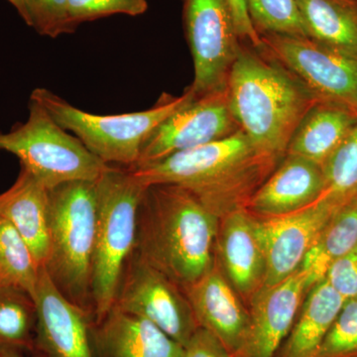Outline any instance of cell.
Listing matches in <instances>:
<instances>
[{
	"label": "cell",
	"instance_id": "cell-1",
	"mask_svg": "<svg viewBox=\"0 0 357 357\" xmlns=\"http://www.w3.org/2000/svg\"><path fill=\"white\" fill-rule=\"evenodd\" d=\"M278 165L260 154L239 129L225 139L128 169L145 187L169 184L187 190L220 220L248 208Z\"/></svg>",
	"mask_w": 357,
	"mask_h": 357
},
{
	"label": "cell",
	"instance_id": "cell-2",
	"mask_svg": "<svg viewBox=\"0 0 357 357\" xmlns=\"http://www.w3.org/2000/svg\"><path fill=\"white\" fill-rule=\"evenodd\" d=\"M230 109L253 147L280 162L303 117L319 102L261 45L241 41L227 81Z\"/></svg>",
	"mask_w": 357,
	"mask_h": 357
},
{
	"label": "cell",
	"instance_id": "cell-3",
	"mask_svg": "<svg viewBox=\"0 0 357 357\" xmlns=\"http://www.w3.org/2000/svg\"><path fill=\"white\" fill-rule=\"evenodd\" d=\"M218 222L187 190L148 185L138 211L133 252L184 290L215 264Z\"/></svg>",
	"mask_w": 357,
	"mask_h": 357
},
{
	"label": "cell",
	"instance_id": "cell-4",
	"mask_svg": "<svg viewBox=\"0 0 357 357\" xmlns=\"http://www.w3.org/2000/svg\"><path fill=\"white\" fill-rule=\"evenodd\" d=\"M146 188L123 167L109 165L96 180L91 295L98 323L114 307L124 268L135 248L138 211Z\"/></svg>",
	"mask_w": 357,
	"mask_h": 357
},
{
	"label": "cell",
	"instance_id": "cell-5",
	"mask_svg": "<svg viewBox=\"0 0 357 357\" xmlns=\"http://www.w3.org/2000/svg\"><path fill=\"white\" fill-rule=\"evenodd\" d=\"M195 96L189 86L182 96L164 93L151 109L110 115L89 114L44 88L35 89L30 98L43 105L63 128L74 133L103 163L130 168L137 164L148 136Z\"/></svg>",
	"mask_w": 357,
	"mask_h": 357
},
{
	"label": "cell",
	"instance_id": "cell-6",
	"mask_svg": "<svg viewBox=\"0 0 357 357\" xmlns=\"http://www.w3.org/2000/svg\"><path fill=\"white\" fill-rule=\"evenodd\" d=\"M50 255L45 269L72 302L91 309V259L98 218L96 181L50 190Z\"/></svg>",
	"mask_w": 357,
	"mask_h": 357
},
{
	"label": "cell",
	"instance_id": "cell-7",
	"mask_svg": "<svg viewBox=\"0 0 357 357\" xmlns=\"http://www.w3.org/2000/svg\"><path fill=\"white\" fill-rule=\"evenodd\" d=\"M63 128L43 105L30 98L27 121L0 132V150L20 159L49 190L73 181H96L107 168L76 136Z\"/></svg>",
	"mask_w": 357,
	"mask_h": 357
},
{
	"label": "cell",
	"instance_id": "cell-8",
	"mask_svg": "<svg viewBox=\"0 0 357 357\" xmlns=\"http://www.w3.org/2000/svg\"><path fill=\"white\" fill-rule=\"evenodd\" d=\"M185 38L194 61L195 96L227 88L241 40L229 0H183Z\"/></svg>",
	"mask_w": 357,
	"mask_h": 357
},
{
	"label": "cell",
	"instance_id": "cell-9",
	"mask_svg": "<svg viewBox=\"0 0 357 357\" xmlns=\"http://www.w3.org/2000/svg\"><path fill=\"white\" fill-rule=\"evenodd\" d=\"M114 307L147 319L183 347L199 328L183 288L134 252L124 268Z\"/></svg>",
	"mask_w": 357,
	"mask_h": 357
},
{
	"label": "cell",
	"instance_id": "cell-10",
	"mask_svg": "<svg viewBox=\"0 0 357 357\" xmlns=\"http://www.w3.org/2000/svg\"><path fill=\"white\" fill-rule=\"evenodd\" d=\"M259 37L262 48L319 100L357 112V61L324 48L306 36L266 33Z\"/></svg>",
	"mask_w": 357,
	"mask_h": 357
},
{
	"label": "cell",
	"instance_id": "cell-11",
	"mask_svg": "<svg viewBox=\"0 0 357 357\" xmlns=\"http://www.w3.org/2000/svg\"><path fill=\"white\" fill-rule=\"evenodd\" d=\"M239 129L230 109L227 88L195 96L148 136L135 166L225 139Z\"/></svg>",
	"mask_w": 357,
	"mask_h": 357
},
{
	"label": "cell",
	"instance_id": "cell-12",
	"mask_svg": "<svg viewBox=\"0 0 357 357\" xmlns=\"http://www.w3.org/2000/svg\"><path fill=\"white\" fill-rule=\"evenodd\" d=\"M342 204L324 195L316 203L295 213L276 218L255 217L256 232L266 260L264 286L280 283L302 266L319 232Z\"/></svg>",
	"mask_w": 357,
	"mask_h": 357
},
{
	"label": "cell",
	"instance_id": "cell-13",
	"mask_svg": "<svg viewBox=\"0 0 357 357\" xmlns=\"http://www.w3.org/2000/svg\"><path fill=\"white\" fill-rule=\"evenodd\" d=\"M309 291L302 268L280 283L260 289L248 304L250 325L238 357H277Z\"/></svg>",
	"mask_w": 357,
	"mask_h": 357
},
{
	"label": "cell",
	"instance_id": "cell-14",
	"mask_svg": "<svg viewBox=\"0 0 357 357\" xmlns=\"http://www.w3.org/2000/svg\"><path fill=\"white\" fill-rule=\"evenodd\" d=\"M37 344L49 357H95L88 311L72 302L41 268L36 292Z\"/></svg>",
	"mask_w": 357,
	"mask_h": 357
},
{
	"label": "cell",
	"instance_id": "cell-15",
	"mask_svg": "<svg viewBox=\"0 0 357 357\" xmlns=\"http://www.w3.org/2000/svg\"><path fill=\"white\" fill-rule=\"evenodd\" d=\"M184 291L199 328L215 335L232 356L238 357L248 338L250 316L217 263Z\"/></svg>",
	"mask_w": 357,
	"mask_h": 357
},
{
	"label": "cell",
	"instance_id": "cell-16",
	"mask_svg": "<svg viewBox=\"0 0 357 357\" xmlns=\"http://www.w3.org/2000/svg\"><path fill=\"white\" fill-rule=\"evenodd\" d=\"M215 263L248 307L264 286L266 260L256 232L255 215L246 208L220 218Z\"/></svg>",
	"mask_w": 357,
	"mask_h": 357
},
{
	"label": "cell",
	"instance_id": "cell-17",
	"mask_svg": "<svg viewBox=\"0 0 357 357\" xmlns=\"http://www.w3.org/2000/svg\"><path fill=\"white\" fill-rule=\"evenodd\" d=\"M326 189L323 167L297 155L286 154L253 195L246 210L257 218L281 217L316 203Z\"/></svg>",
	"mask_w": 357,
	"mask_h": 357
},
{
	"label": "cell",
	"instance_id": "cell-18",
	"mask_svg": "<svg viewBox=\"0 0 357 357\" xmlns=\"http://www.w3.org/2000/svg\"><path fill=\"white\" fill-rule=\"evenodd\" d=\"M50 190L21 168L15 183L0 194V215L20 232L40 267L50 255Z\"/></svg>",
	"mask_w": 357,
	"mask_h": 357
},
{
	"label": "cell",
	"instance_id": "cell-19",
	"mask_svg": "<svg viewBox=\"0 0 357 357\" xmlns=\"http://www.w3.org/2000/svg\"><path fill=\"white\" fill-rule=\"evenodd\" d=\"M96 344L105 357H183L184 347L147 319L112 307L98 321Z\"/></svg>",
	"mask_w": 357,
	"mask_h": 357
},
{
	"label": "cell",
	"instance_id": "cell-20",
	"mask_svg": "<svg viewBox=\"0 0 357 357\" xmlns=\"http://www.w3.org/2000/svg\"><path fill=\"white\" fill-rule=\"evenodd\" d=\"M357 123V112L338 103L319 100L296 128L287 154L323 166Z\"/></svg>",
	"mask_w": 357,
	"mask_h": 357
},
{
	"label": "cell",
	"instance_id": "cell-21",
	"mask_svg": "<svg viewBox=\"0 0 357 357\" xmlns=\"http://www.w3.org/2000/svg\"><path fill=\"white\" fill-rule=\"evenodd\" d=\"M305 36L357 61V0H296Z\"/></svg>",
	"mask_w": 357,
	"mask_h": 357
},
{
	"label": "cell",
	"instance_id": "cell-22",
	"mask_svg": "<svg viewBox=\"0 0 357 357\" xmlns=\"http://www.w3.org/2000/svg\"><path fill=\"white\" fill-rule=\"evenodd\" d=\"M344 303L326 279L314 284L277 357H316Z\"/></svg>",
	"mask_w": 357,
	"mask_h": 357
},
{
	"label": "cell",
	"instance_id": "cell-23",
	"mask_svg": "<svg viewBox=\"0 0 357 357\" xmlns=\"http://www.w3.org/2000/svg\"><path fill=\"white\" fill-rule=\"evenodd\" d=\"M357 246V198L335 211L312 244L302 268L311 289L325 279L333 263Z\"/></svg>",
	"mask_w": 357,
	"mask_h": 357
},
{
	"label": "cell",
	"instance_id": "cell-24",
	"mask_svg": "<svg viewBox=\"0 0 357 357\" xmlns=\"http://www.w3.org/2000/svg\"><path fill=\"white\" fill-rule=\"evenodd\" d=\"M41 268L20 232L0 215V286L20 289L34 299Z\"/></svg>",
	"mask_w": 357,
	"mask_h": 357
},
{
	"label": "cell",
	"instance_id": "cell-25",
	"mask_svg": "<svg viewBox=\"0 0 357 357\" xmlns=\"http://www.w3.org/2000/svg\"><path fill=\"white\" fill-rule=\"evenodd\" d=\"M36 306L29 294L0 286V349L13 351L32 345Z\"/></svg>",
	"mask_w": 357,
	"mask_h": 357
},
{
	"label": "cell",
	"instance_id": "cell-26",
	"mask_svg": "<svg viewBox=\"0 0 357 357\" xmlns=\"http://www.w3.org/2000/svg\"><path fill=\"white\" fill-rule=\"evenodd\" d=\"M321 167L326 196L340 204L357 198V123Z\"/></svg>",
	"mask_w": 357,
	"mask_h": 357
},
{
	"label": "cell",
	"instance_id": "cell-27",
	"mask_svg": "<svg viewBox=\"0 0 357 357\" xmlns=\"http://www.w3.org/2000/svg\"><path fill=\"white\" fill-rule=\"evenodd\" d=\"M258 35L266 33L305 36L296 0H245Z\"/></svg>",
	"mask_w": 357,
	"mask_h": 357
},
{
	"label": "cell",
	"instance_id": "cell-28",
	"mask_svg": "<svg viewBox=\"0 0 357 357\" xmlns=\"http://www.w3.org/2000/svg\"><path fill=\"white\" fill-rule=\"evenodd\" d=\"M316 357H357V297L344 301Z\"/></svg>",
	"mask_w": 357,
	"mask_h": 357
},
{
	"label": "cell",
	"instance_id": "cell-29",
	"mask_svg": "<svg viewBox=\"0 0 357 357\" xmlns=\"http://www.w3.org/2000/svg\"><path fill=\"white\" fill-rule=\"evenodd\" d=\"M69 16L73 27L115 15L139 16L146 13L147 0H69Z\"/></svg>",
	"mask_w": 357,
	"mask_h": 357
},
{
	"label": "cell",
	"instance_id": "cell-30",
	"mask_svg": "<svg viewBox=\"0 0 357 357\" xmlns=\"http://www.w3.org/2000/svg\"><path fill=\"white\" fill-rule=\"evenodd\" d=\"M34 11L33 28L43 36L57 38L74 32L69 16V0H32Z\"/></svg>",
	"mask_w": 357,
	"mask_h": 357
},
{
	"label": "cell",
	"instance_id": "cell-31",
	"mask_svg": "<svg viewBox=\"0 0 357 357\" xmlns=\"http://www.w3.org/2000/svg\"><path fill=\"white\" fill-rule=\"evenodd\" d=\"M325 279L344 301L357 297V246L333 263Z\"/></svg>",
	"mask_w": 357,
	"mask_h": 357
},
{
	"label": "cell",
	"instance_id": "cell-32",
	"mask_svg": "<svg viewBox=\"0 0 357 357\" xmlns=\"http://www.w3.org/2000/svg\"><path fill=\"white\" fill-rule=\"evenodd\" d=\"M183 357H234L215 335L199 328L184 347Z\"/></svg>",
	"mask_w": 357,
	"mask_h": 357
},
{
	"label": "cell",
	"instance_id": "cell-33",
	"mask_svg": "<svg viewBox=\"0 0 357 357\" xmlns=\"http://www.w3.org/2000/svg\"><path fill=\"white\" fill-rule=\"evenodd\" d=\"M230 8L234 14V21L239 37L243 42L259 47L261 45L259 35L255 31L249 17L248 6L245 0H229Z\"/></svg>",
	"mask_w": 357,
	"mask_h": 357
},
{
	"label": "cell",
	"instance_id": "cell-34",
	"mask_svg": "<svg viewBox=\"0 0 357 357\" xmlns=\"http://www.w3.org/2000/svg\"><path fill=\"white\" fill-rule=\"evenodd\" d=\"M15 7L21 18L30 27L34 24V11H33L32 0H7Z\"/></svg>",
	"mask_w": 357,
	"mask_h": 357
},
{
	"label": "cell",
	"instance_id": "cell-35",
	"mask_svg": "<svg viewBox=\"0 0 357 357\" xmlns=\"http://www.w3.org/2000/svg\"><path fill=\"white\" fill-rule=\"evenodd\" d=\"M0 357H21L14 354L13 351H6V349H0Z\"/></svg>",
	"mask_w": 357,
	"mask_h": 357
}]
</instances>
